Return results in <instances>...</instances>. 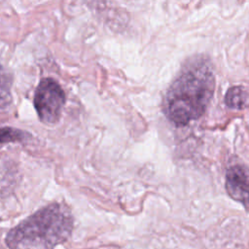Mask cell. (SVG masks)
<instances>
[{
	"instance_id": "1",
	"label": "cell",
	"mask_w": 249,
	"mask_h": 249,
	"mask_svg": "<svg viewBox=\"0 0 249 249\" xmlns=\"http://www.w3.org/2000/svg\"><path fill=\"white\" fill-rule=\"evenodd\" d=\"M215 90V77L208 61L201 57L189 61L173 81L165 96V113L176 125L199 119Z\"/></svg>"
},
{
	"instance_id": "2",
	"label": "cell",
	"mask_w": 249,
	"mask_h": 249,
	"mask_svg": "<svg viewBox=\"0 0 249 249\" xmlns=\"http://www.w3.org/2000/svg\"><path fill=\"white\" fill-rule=\"evenodd\" d=\"M73 222L69 208L53 202L10 230L5 242L9 249H54L70 237Z\"/></svg>"
},
{
	"instance_id": "3",
	"label": "cell",
	"mask_w": 249,
	"mask_h": 249,
	"mask_svg": "<svg viewBox=\"0 0 249 249\" xmlns=\"http://www.w3.org/2000/svg\"><path fill=\"white\" fill-rule=\"evenodd\" d=\"M65 103V93L52 78L43 79L36 88L34 107L39 119L46 124H54L60 118Z\"/></svg>"
},
{
	"instance_id": "4",
	"label": "cell",
	"mask_w": 249,
	"mask_h": 249,
	"mask_svg": "<svg viewBox=\"0 0 249 249\" xmlns=\"http://www.w3.org/2000/svg\"><path fill=\"white\" fill-rule=\"evenodd\" d=\"M225 186L229 196L249 212V168L242 164L231 166L226 173Z\"/></svg>"
},
{
	"instance_id": "5",
	"label": "cell",
	"mask_w": 249,
	"mask_h": 249,
	"mask_svg": "<svg viewBox=\"0 0 249 249\" xmlns=\"http://www.w3.org/2000/svg\"><path fill=\"white\" fill-rule=\"evenodd\" d=\"M225 103L232 109H245L249 107V92L240 86L231 87L225 95Z\"/></svg>"
},
{
	"instance_id": "6",
	"label": "cell",
	"mask_w": 249,
	"mask_h": 249,
	"mask_svg": "<svg viewBox=\"0 0 249 249\" xmlns=\"http://www.w3.org/2000/svg\"><path fill=\"white\" fill-rule=\"evenodd\" d=\"M12 79L10 74L0 63V108L8 106L12 101Z\"/></svg>"
},
{
	"instance_id": "7",
	"label": "cell",
	"mask_w": 249,
	"mask_h": 249,
	"mask_svg": "<svg viewBox=\"0 0 249 249\" xmlns=\"http://www.w3.org/2000/svg\"><path fill=\"white\" fill-rule=\"evenodd\" d=\"M27 135L24 131L13 128V127H2L0 128V143H8V142H17L22 141L27 138Z\"/></svg>"
}]
</instances>
